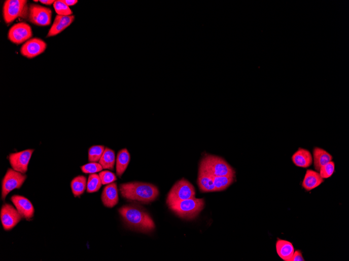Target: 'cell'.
Returning <instances> with one entry per match:
<instances>
[{
  "instance_id": "cell-1",
  "label": "cell",
  "mask_w": 349,
  "mask_h": 261,
  "mask_svg": "<svg viewBox=\"0 0 349 261\" xmlns=\"http://www.w3.org/2000/svg\"><path fill=\"white\" fill-rule=\"evenodd\" d=\"M119 212L128 227L142 233H149L155 228L154 222L150 215L142 207L135 205L121 207Z\"/></svg>"
},
{
  "instance_id": "cell-2",
  "label": "cell",
  "mask_w": 349,
  "mask_h": 261,
  "mask_svg": "<svg viewBox=\"0 0 349 261\" xmlns=\"http://www.w3.org/2000/svg\"><path fill=\"white\" fill-rule=\"evenodd\" d=\"M121 195L131 201L148 204L156 200L159 191L156 186L142 182H131L120 185Z\"/></svg>"
},
{
  "instance_id": "cell-3",
  "label": "cell",
  "mask_w": 349,
  "mask_h": 261,
  "mask_svg": "<svg viewBox=\"0 0 349 261\" xmlns=\"http://www.w3.org/2000/svg\"><path fill=\"white\" fill-rule=\"evenodd\" d=\"M170 210L179 217L186 220L196 218L203 209L204 201L196 198L168 204Z\"/></svg>"
},
{
  "instance_id": "cell-4",
  "label": "cell",
  "mask_w": 349,
  "mask_h": 261,
  "mask_svg": "<svg viewBox=\"0 0 349 261\" xmlns=\"http://www.w3.org/2000/svg\"><path fill=\"white\" fill-rule=\"evenodd\" d=\"M199 166L203 168L214 177L235 176L234 169L224 160L217 156L205 155Z\"/></svg>"
},
{
  "instance_id": "cell-5",
  "label": "cell",
  "mask_w": 349,
  "mask_h": 261,
  "mask_svg": "<svg viewBox=\"0 0 349 261\" xmlns=\"http://www.w3.org/2000/svg\"><path fill=\"white\" fill-rule=\"evenodd\" d=\"M196 191L193 185L183 179L174 184L170 189L166 200L167 204L180 201L194 198Z\"/></svg>"
},
{
  "instance_id": "cell-6",
  "label": "cell",
  "mask_w": 349,
  "mask_h": 261,
  "mask_svg": "<svg viewBox=\"0 0 349 261\" xmlns=\"http://www.w3.org/2000/svg\"><path fill=\"white\" fill-rule=\"evenodd\" d=\"M25 0H7L3 7V16L5 22L10 24L20 17L27 18L28 7Z\"/></svg>"
},
{
  "instance_id": "cell-7",
  "label": "cell",
  "mask_w": 349,
  "mask_h": 261,
  "mask_svg": "<svg viewBox=\"0 0 349 261\" xmlns=\"http://www.w3.org/2000/svg\"><path fill=\"white\" fill-rule=\"evenodd\" d=\"M27 176L25 173L17 171L13 168H9L2 182V199L5 200L7 195L14 189H20L25 180Z\"/></svg>"
},
{
  "instance_id": "cell-8",
  "label": "cell",
  "mask_w": 349,
  "mask_h": 261,
  "mask_svg": "<svg viewBox=\"0 0 349 261\" xmlns=\"http://www.w3.org/2000/svg\"><path fill=\"white\" fill-rule=\"evenodd\" d=\"M51 9L37 5H30L28 8V21L39 26H47L51 23Z\"/></svg>"
},
{
  "instance_id": "cell-9",
  "label": "cell",
  "mask_w": 349,
  "mask_h": 261,
  "mask_svg": "<svg viewBox=\"0 0 349 261\" xmlns=\"http://www.w3.org/2000/svg\"><path fill=\"white\" fill-rule=\"evenodd\" d=\"M32 36L31 27L27 23L21 22L14 25L10 29L8 38L13 44L21 45L26 42Z\"/></svg>"
},
{
  "instance_id": "cell-10",
  "label": "cell",
  "mask_w": 349,
  "mask_h": 261,
  "mask_svg": "<svg viewBox=\"0 0 349 261\" xmlns=\"http://www.w3.org/2000/svg\"><path fill=\"white\" fill-rule=\"evenodd\" d=\"M33 151V149H27L10 154L9 159L12 168L17 171L25 173Z\"/></svg>"
},
{
  "instance_id": "cell-11",
  "label": "cell",
  "mask_w": 349,
  "mask_h": 261,
  "mask_svg": "<svg viewBox=\"0 0 349 261\" xmlns=\"http://www.w3.org/2000/svg\"><path fill=\"white\" fill-rule=\"evenodd\" d=\"M0 217L4 229L7 231L13 229L23 219L19 211L9 204L3 206Z\"/></svg>"
},
{
  "instance_id": "cell-12",
  "label": "cell",
  "mask_w": 349,
  "mask_h": 261,
  "mask_svg": "<svg viewBox=\"0 0 349 261\" xmlns=\"http://www.w3.org/2000/svg\"><path fill=\"white\" fill-rule=\"evenodd\" d=\"M47 48L46 43L42 39L31 38L25 42L21 47L22 55L28 59L36 58L44 53Z\"/></svg>"
},
{
  "instance_id": "cell-13",
  "label": "cell",
  "mask_w": 349,
  "mask_h": 261,
  "mask_svg": "<svg viewBox=\"0 0 349 261\" xmlns=\"http://www.w3.org/2000/svg\"><path fill=\"white\" fill-rule=\"evenodd\" d=\"M11 201L23 218L27 221L32 219L34 210L29 200L25 197L15 195L12 197Z\"/></svg>"
},
{
  "instance_id": "cell-14",
  "label": "cell",
  "mask_w": 349,
  "mask_h": 261,
  "mask_svg": "<svg viewBox=\"0 0 349 261\" xmlns=\"http://www.w3.org/2000/svg\"><path fill=\"white\" fill-rule=\"evenodd\" d=\"M75 20L74 15L61 16L57 15L53 24L50 28L47 37H54L67 28Z\"/></svg>"
},
{
  "instance_id": "cell-15",
  "label": "cell",
  "mask_w": 349,
  "mask_h": 261,
  "mask_svg": "<svg viewBox=\"0 0 349 261\" xmlns=\"http://www.w3.org/2000/svg\"><path fill=\"white\" fill-rule=\"evenodd\" d=\"M101 200L106 207L112 208L117 205L119 201L117 185L115 183L109 184L104 188Z\"/></svg>"
},
{
  "instance_id": "cell-16",
  "label": "cell",
  "mask_w": 349,
  "mask_h": 261,
  "mask_svg": "<svg viewBox=\"0 0 349 261\" xmlns=\"http://www.w3.org/2000/svg\"><path fill=\"white\" fill-rule=\"evenodd\" d=\"M197 183L202 193L216 191L214 177L201 166H199Z\"/></svg>"
},
{
  "instance_id": "cell-17",
  "label": "cell",
  "mask_w": 349,
  "mask_h": 261,
  "mask_svg": "<svg viewBox=\"0 0 349 261\" xmlns=\"http://www.w3.org/2000/svg\"><path fill=\"white\" fill-rule=\"evenodd\" d=\"M292 160L295 166L308 168L312 163V156L309 151L300 148L292 156Z\"/></svg>"
},
{
  "instance_id": "cell-18",
  "label": "cell",
  "mask_w": 349,
  "mask_h": 261,
  "mask_svg": "<svg viewBox=\"0 0 349 261\" xmlns=\"http://www.w3.org/2000/svg\"><path fill=\"white\" fill-rule=\"evenodd\" d=\"M324 182V179L318 171L307 169L303 181L302 187L306 191H309L318 187Z\"/></svg>"
},
{
  "instance_id": "cell-19",
  "label": "cell",
  "mask_w": 349,
  "mask_h": 261,
  "mask_svg": "<svg viewBox=\"0 0 349 261\" xmlns=\"http://www.w3.org/2000/svg\"><path fill=\"white\" fill-rule=\"evenodd\" d=\"M333 156L326 150L316 147L313 150V162L314 167L317 171H319L321 168L333 160Z\"/></svg>"
},
{
  "instance_id": "cell-20",
  "label": "cell",
  "mask_w": 349,
  "mask_h": 261,
  "mask_svg": "<svg viewBox=\"0 0 349 261\" xmlns=\"http://www.w3.org/2000/svg\"><path fill=\"white\" fill-rule=\"evenodd\" d=\"M275 246L279 257L285 261H290L294 252L292 243L286 240L278 239Z\"/></svg>"
},
{
  "instance_id": "cell-21",
  "label": "cell",
  "mask_w": 349,
  "mask_h": 261,
  "mask_svg": "<svg viewBox=\"0 0 349 261\" xmlns=\"http://www.w3.org/2000/svg\"><path fill=\"white\" fill-rule=\"evenodd\" d=\"M130 161V155L127 149L121 150L118 153L116 159V173L121 178L126 171Z\"/></svg>"
},
{
  "instance_id": "cell-22",
  "label": "cell",
  "mask_w": 349,
  "mask_h": 261,
  "mask_svg": "<svg viewBox=\"0 0 349 261\" xmlns=\"http://www.w3.org/2000/svg\"><path fill=\"white\" fill-rule=\"evenodd\" d=\"M116 157L114 150L106 148L99 161V163L101 165L103 169H110L113 170L115 164Z\"/></svg>"
},
{
  "instance_id": "cell-23",
  "label": "cell",
  "mask_w": 349,
  "mask_h": 261,
  "mask_svg": "<svg viewBox=\"0 0 349 261\" xmlns=\"http://www.w3.org/2000/svg\"><path fill=\"white\" fill-rule=\"evenodd\" d=\"M71 187L75 197H79L84 194L87 188L86 179L84 176H78L74 179Z\"/></svg>"
},
{
  "instance_id": "cell-24",
  "label": "cell",
  "mask_w": 349,
  "mask_h": 261,
  "mask_svg": "<svg viewBox=\"0 0 349 261\" xmlns=\"http://www.w3.org/2000/svg\"><path fill=\"white\" fill-rule=\"evenodd\" d=\"M235 177V176L214 177V182L216 191H222L228 188L233 183Z\"/></svg>"
},
{
  "instance_id": "cell-25",
  "label": "cell",
  "mask_w": 349,
  "mask_h": 261,
  "mask_svg": "<svg viewBox=\"0 0 349 261\" xmlns=\"http://www.w3.org/2000/svg\"><path fill=\"white\" fill-rule=\"evenodd\" d=\"M102 183L99 175L96 173L90 174L87 183V192L93 193L97 192L101 188Z\"/></svg>"
},
{
  "instance_id": "cell-26",
  "label": "cell",
  "mask_w": 349,
  "mask_h": 261,
  "mask_svg": "<svg viewBox=\"0 0 349 261\" xmlns=\"http://www.w3.org/2000/svg\"><path fill=\"white\" fill-rule=\"evenodd\" d=\"M104 147L103 146H94L89 150V161L90 162H98L100 159L104 152Z\"/></svg>"
},
{
  "instance_id": "cell-27",
  "label": "cell",
  "mask_w": 349,
  "mask_h": 261,
  "mask_svg": "<svg viewBox=\"0 0 349 261\" xmlns=\"http://www.w3.org/2000/svg\"><path fill=\"white\" fill-rule=\"evenodd\" d=\"M54 7L56 12L58 15L61 16H71L73 14V12L67 6H66L62 0H58L55 1L54 4Z\"/></svg>"
},
{
  "instance_id": "cell-28",
  "label": "cell",
  "mask_w": 349,
  "mask_h": 261,
  "mask_svg": "<svg viewBox=\"0 0 349 261\" xmlns=\"http://www.w3.org/2000/svg\"><path fill=\"white\" fill-rule=\"evenodd\" d=\"M335 170V163L331 161L322 166L320 170V174L323 179H327L333 175Z\"/></svg>"
},
{
  "instance_id": "cell-29",
  "label": "cell",
  "mask_w": 349,
  "mask_h": 261,
  "mask_svg": "<svg viewBox=\"0 0 349 261\" xmlns=\"http://www.w3.org/2000/svg\"><path fill=\"white\" fill-rule=\"evenodd\" d=\"M99 177L102 185H103L112 184L117 180L115 174L109 170H103L100 172Z\"/></svg>"
},
{
  "instance_id": "cell-30",
  "label": "cell",
  "mask_w": 349,
  "mask_h": 261,
  "mask_svg": "<svg viewBox=\"0 0 349 261\" xmlns=\"http://www.w3.org/2000/svg\"><path fill=\"white\" fill-rule=\"evenodd\" d=\"M82 171L85 173H95L103 169L101 165L97 162H90L81 166Z\"/></svg>"
},
{
  "instance_id": "cell-31",
  "label": "cell",
  "mask_w": 349,
  "mask_h": 261,
  "mask_svg": "<svg viewBox=\"0 0 349 261\" xmlns=\"http://www.w3.org/2000/svg\"><path fill=\"white\" fill-rule=\"evenodd\" d=\"M290 261H305L303 257L302 252L300 250L294 251L293 255Z\"/></svg>"
},
{
  "instance_id": "cell-32",
  "label": "cell",
  "mask_w": 349,
  "mask_h": 261,
  "mask_svg": "<svg viewBox=\"0 0 349 261\" xmlns=\"http://www.w3.org/2000/svg\"><path fill=\"white\" fill-rule=\"evenodd\" d=\"M62 2L68 7L75 6L78 3L77 0H62Z\"/></svg>"
},
{
  "instance_id": "cell-33",
  "label": "cell",
  "mask_w": 349,
  "mask_h": 261,
  "mask_svg": "<svg viewBox=\"0 0 349 261\" xmlns=\"http://www.w3.org/2000/svg\"><path fill=\"white\" fill-rule=\"evenodd\" d=\"M40 3L43 5L50 6L54 4L55 1L54 0H41Z\"/></svg>"
},
{
  "instance_id": "cell-34",
  "label": "cell",
  "mask_w": 349,
  "mask_h": 261,
  "mask_svg": "<svg viewBox=\"0 0 349 261\" xmlns=\"http://www.w3.org/2000/svg\"><path fill=\"white\" fill-rule=\"evenodd\" d=\"M33 2H36V3H37V2H38L39 1H34H34H33Z\"/></svg>"
}]
</instances>
